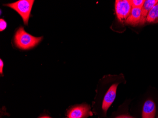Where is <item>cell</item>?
Returning <instances> with one entry per match:
<instances>
[{"instance_id":"6da1fadb","label":"cell","mask_w":158,"mask_h":118,"mask_svg":"<svg viewBox=\"0 0 158 118\" xmlns=\"http://www.w3.org/2000/svg\"><path fill=\"white\" fill-rule=\"evenodd\" d=\"M43 39V36L35 37L25 31L23 26L17 28L13 39L14 46L19 49L28 50L38 46Z\"/></svg>"},{"instance_id":"7a4b0ae2","label":"cell","mask_w":158,"mask_h":118,"mask_svg":"<svg viewBox=\"0 0 158 118\" xmlns=\"http://www.w3.org/2000/svg\"><path fill=\"white\" fill-rule=\"evenodd\" d=\"M34 2V0H19L15 2L3 4V6L15 10L23 19L24 24L27 26Z\"/></svg>"},{"instance_id":"3957f363","label":"cell","mask_w":158,"mask_h":118,"mask_svg":"<svg viewBox=\"0 0 158 118\" xmlns=\"http://www.w3.org/2000/svg\"><path fill=\"white\" fill-rule=\"evenodd\" d=\"M132 4L130 0H117L115 9L117 17L121 22L126 21L132 11Z\"/></svg>"},{"instance_id":"277c9868","label":"cell","mask_w":158,"mask_h":118,"mask_svg":"<svg viewBox=\"0 0 158 118\" xmlns=\"http://www.w3.org/2000/svg\"><path fill=\"white\" fill-rule=\"evenodd\" d=\"M92 115L91 107L85 104L72 106L67 112L68 118H87Z\"/></svg>"},{"instance_id":"5b68a950","label":"cell","mask_w":158,"mask_h":118,"mask_svg":"<svg viewBox=\"0 0 158 118\" xmlns=\"http://www.w3.org/2000/svg\"><path fill=\"white\" fill-rule=\"evenodd\" d=\"M118 84V83L111 84L104 96L102 103V110L105 116L107 110L110 107L116 98L117 88Z\"/></svg>"},{"instance_id":"8992f818","label":"cell","mask_w":158,"mask_h":118,"mask_svg":"<svg viewBox=\"0 0 158 118\" xmlns=\"http://www.w3.org/2000/svg\"><path fill=\"white\" fill-rule=\"evenodd\" d=\"M156 111L155 103L151 100H147L143 107L142 118H154Z\"/></svg>"},{"instance_id":"52a82bcc","label":"cell","mask_w":158,"mask_h":118,"mask_svg":"<svg viewBox=\"0 0 158 118\" xmlns=\"http://www.w3.org/2000/svg\"><path fill=\"white\" fill-rule=\"evenodd\" d=\"M158 0H146L141 9V17L140 24L143 25L146 22L148 13L153 6L158 3Z\"/></svg>"},{"instance_id":"ba28073f","label":"cell","mask_w":158,"mask_h":118,"mask_svg":"<svg viewBox=\"0 0 158 118\" xmlns=\"http://www.w3.org/2000/svg\"><path fill=\"white\" fill-rule=\"evenodd\" d=\"M141 8H133L130 15L125 21L127 24L136 26L140 24L141 17Z\"/></svg>"},{"instance_id":"9c48e42d","label":"cell","mask_w":158,"mask_h":118,"mask_svg":"<svg viewBox=\"0 0 158 118\" xmlns=\"http://www.w3.org/2000/svg\"><path fill=\"white\" fill-rule=\"evenodd\" d=\"M146 22L149 23H158V2L152 7L147 15Z\"/></svg>"},{"instance_id":"30bf717a","label":"cell","mask_w":158,"mask_h":118,"mask_svg":"<svg viewBox=\"0 0 158 118\" xmlns=\"http://www.w3.org/2000/svg\"><path fill=\"white\" fill-rule=\"evenodd\" d=\"M130 2L133 8L142 9L145 2V1L144 0H131Z\"/></svg>"},{"instance_id":"8fae6325","label":"cell","mask_w":158,"mask_h":118,"mask_svg":"<svg viewBox=\"0 0 158 118\" xmlns=\"http://www.w3.org/2000/svg\"><path fill=\"white\" fill-rule=\"evenodd\" d=\"M7 24L4 19L1 18L0 19V31H4L7 27Z\"/></svg>"},{"instance_id":"7c38bea8","label":"cell","mask_w":158,"mask_h":118,"mask_svg":"<svg viewBox=\"0 0 158 118\" xmlns=\"http://www.w3.org/2000/svg\"><path fill=\"white\" fill-rule=\"evenodd\" d=\"M115 118H134L132 116L128 114H122V115H118Z\"/></svg>"},{"instance_id":"4fadbf2b","label":"cell","mask_w":158,"mask_h":118,"mask_svg":"<svg viewBox=\"0 0 158 118\" xmlns=\"http://www.w3.org/2000/svg\"><path fill=\"white\" fill-rule=\"evenodd\" d=\"M4 66V63L1 59H0V73L2 75L3 73V68Z\"/></svg>"},{"instance_id":"5bb4252c","label":"cell","mask_w":158,"mask_h":118,"mask_svg":"<svg viewBox=\"0 0 158 118\" xmlns=\"http://www.w3.org/2000/svg\"><path fill=\"white\" fill-rule=\"evenodd\" d=\"M40 118H52L51 117H49V116H43V117H40Z\"/></svg>"},{"instance_id":"9a60e30c","label":"cell","mask_w":158,"mask_h":118,"mask_svg":"<svg viewBox=\"0 0 158 118\" xmlns=\"http://www.w3.org/2000/svg\"></svg>"},{"instance_id":"2e32d148","label":"cell","mask_w":158,"mask_h":118,"mask_svg":"<svg viewBox=\"0 0 158 118\" xmlns=\"http://www.w3.org/2000/svg\"></svg>"}]
</instances>
